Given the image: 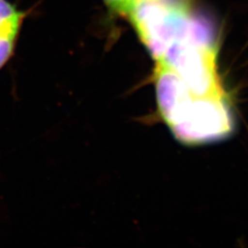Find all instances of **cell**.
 Listing matches in <instances>:
<instances>
[{
    "mask_svg": "<svg viewBox=\"0 0 248 248\" xmlns=\"http://www.w3.org/2000/svg\"><path fill=\"white\" fill-rule=\"evenodd\" d=\"M142 1H145V0H126V2H127V6H128L127 12L129 11V9H131V8L133 7L134 4L139 3V2H142ZM127 12H126V14H127ZM126 14H125V15H126Z\"/></svg>",
    "mask_w": 248,
    "mask_h": 248,
    "instance_id": "cell-3",
    "label": "cell"
},
{
    "mask_svg": "<svg viewBox=\"0 0 248 248\" xmlns=\"http://www.w3.org/2000/svg\"><path fill=\"white\" fill-rule=\"evenodd\" d=\"M109 11L114 14L125 16L128 6L126 0H102Z\"/></svg>",
    "mask_w": 248,
    "mask_h": 248,
    "instance_id": "cell-2",
    "label": "cell"
},
{
    "mask_svg": "<svg viewBox=\"0 0 248 248\" xmlns=\"http://www.w3.org/2000/svg\"><path fill=\"white\" fill-rule=\"evenodd\" d=\"M26 16L9 0H0V37L18 41Z\"/></svg>",
    "mask_w": 248,
    "mask_h": 248,
    "instance_id": "cell-1",
    "label": "cell"
}]
</instances>
